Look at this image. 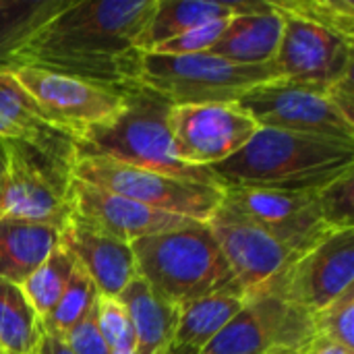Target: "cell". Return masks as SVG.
<instances>
[{
  "label": "cell",
  "mask_w": 354,
  "mask_h": 354,
  "mask_svg": "<svg viewBox=\"0 0 354 354\" xmlns=\"http://www.w3.org/2000/svg\"><path fill=\"white\" fill-rule=\"evenodd\" d=\"M19 85L37 102L44 114L79 139L85 131L118 116L127 106V93L112 91L75 77L33 68H8Z\"/></svg>",
  "instance_id": "cell-13"
},
{
  "label": "cell",
  "mask_w": 354,
  "mask_h": 354,
  "mask_svg": "<svg viewBox=\"0 0 354 354\" xmlns=\"http://www.w3.org/2000/svg\"><path fill=\"white\" fill-rule=\"evenodd\" d=\"M313 336L311 315L272 292L257 290L201 354H299Z\"/></svg>",
  "instance_id": "cell-10"
},
{
  "label": "cell",
  "mask_w": 354,
  "mask_h": 354,
  "mask_svg": "<svg viewBox=\"0 0 354 354\" xmlns=\"http://www.w3.org/2000/svg\"><path fill=\"white\" fill-rule=\"evenodd\" d=\"M60 247L87 272L100 295L120 297L137 276L131 245L102 234L73 216L60 228Z\"/></svg>",
  "instance_id": "cell-18"
},
{
  "label": "cell",
  "mask_w": 354,
  "mask_h": 354,
  "mask_svg": "<svg viewBox=\"0 0 354 354\" xmlns=\"http://www.w3.org/2000/svg\"><path fill=\"white\" fill-rule=\"evenodd\" d=\"M95 324L110 351H135V332L124 303L118 297L100 295L95 303Z\"/></svg>",
  "instance_id": "cell-30"
},
{
  "label": "cell",
  "mask_w": 354,
  "mask_h": 354,
  "mask_svg": "<svg viewBox=\"0 0 354 354\" xmlns=\"http://www.w3.org/2000/svg\"><path fill=\"white\" fill-rule=\"evenodd\" d=\"M4 172H6V149H4V141H0V189H2Z\"/></svg>",
  "instance_id": "cell-36"
},
{
  "label": "cell",
  "mask_w": 354,
  "mask_h": 354,
  "mask_svg": "<svg viewBox=\"0 0 354 354\" xmlns=\"http://www.w3.org/2000/svg\"><path fill=\"white\" fill-rule=\"evenodd\" d=\"M71 216L127 245L145 236L199 224L191 218L147 207L77 178L71 183Z\"/></svg>",
  "instance_id": "cell-16"
},
{
  "label": "cell",
  "mask_w": 354,
  "mask_h": 354,
  "mask_svg": "<svg viewBox=\"0 0 354 354\" xmlns=\"http://www.w3.org/2000/svg\"><path fill=\"white\" fill-rule=\"evenodd\" d=\"M353 185L354 174H348L326 189L319 191V201H322V214L332 230H346L354 228V209H353Z\"/></svg>",
  "instance_id": "cell-31"
},
{
  "label": "cell",
  "mask_w": 354,
  "mask_h": 354,
  "mask_svg": "<svg viewBox=\"0 0 354 354\" xmlns=\"http://www.w3.org/2000/svg\"><path fill=\"white\" fill-rule=\"evenodd\" d=\"M168 131L178 162L212 168L241 151L259 131L255 120L236 104L172 106Z\"/></svg>",
  "instance_id": "cell-12"
},
{
  "label": "cell",
  "mask_w": 354,
  "mask_h": 354,
  "mask_svg": "<svg viewBox=\"0 0 354 354\" xmlns=\"http://www.w3.org/2000/svg\"><path fill=\"white\" fill-rule=\"evenodd\" d=\"M222 205L266 228L297 255H303L336 232L324 220L319 191L226 187Z\"/></svg>",
  "instance_id": "cell-11"
},
{
  "label": "cell",
  "mask_w": 354,
  "mask_h": 354,
  "mask_svg": "<svg viewBox=\"0 0 354 354\" xmlns=\"http://www.w3.org/2000/svg\"><path fill=\"white\" fill-rule=\"evenodd\" d=\"M282 25V17L268 0H259L253 10L228 19L209 54L234 64H272L280 46Z\"/></svg>",
  "instance_id": "cell-19"
},
{
  "label": "cell",
  "mask_w": 354,
  "mask_h": 354,
  "mask_svg": "<svg viewBox=\"0 0 354 354\" xmlns=\"http://www.w3.org/2000/svg\"><path fill=\"white\" fill-rule=\"evenodd\" d=\"M354 286L344 290L328 307L311 315L313 334L346 351H354Z\"/></svg>",
  "instance_id": "cell-29"
},
{
  "label": "cell",
  "mask_w": 354,
  "mask_h": 354,
  "mask_svg": "<svg viewBox=\"0 0 354 354\" xmlns=\"http://www.w3.org/2000/svg\"><path fill=\"white\" fill-rule=\"evenodd\" d=\"M6 172L0 189V218L62 228L71 218L73 170L17 141H4Z\"/></svg>",
  "instance_id": "cell-7"
},
{
  "label": "cell",
  "mask_w": 354,
  "mask_h": 354,
  "mask_svg": "<svg viewBox=\"0 0 354 354\" xmlns=\"http://www.w3.org/2000/svg\"><path fill=\"white\" fill-rule=\"evenodd\" d=\"M280 79L272 64H234L209 52L168 56L143 52L139 85L172 106L236 104L253 87Z\"/></svg>",
  "instance_id": "cell-5"
},
{
  "label": "cell",
  "mask_w": 354,
  "mask_h": 354,
  "mask_svg": "<svg viewBox=\"0 0 354 354\" xmlns=\"http://www.w3.org/2000/svg\"><path fill=\"white\" fill-rule=\"evenodd\" d=\"M73 270H75V259L58 245L46 257V261L21 284L23 295L27 297L29 305L33 307V311L41 322L56 307L58 299L62 297L71 280Z\"/></svg>",
  "instance_id": "cell-26"
},
{
  "label": "cell",
  "mask_w": 354,
  "mask_h": 354,
  "mask_svg": "<svg viewBox=\"0 0 354 354\" xmlns=\"http://www.w3.org/2000/svg\"><path fill=\"white\" fill-rule=\"evenodd\" d=\"M170 108L168 100L145 87L129 91L127 106L118 116L77 139V158L97 156L172 178L222 187L209 168H195L176 160L168 131Z\"/></svg>",
  "instance_id": "cell-3"
},
{
  "label": "cell",
  "mask_w": 354,
  "mask_h": 354,
  "mask_svg": "<svg viewBox=\"0 0 354 354\" xmlns=\"http://www.w3.org/2000/svg\"><path fill=\"white\" fill-rule=\"evenodd\" d=\"M245 303L247 295L241 288H230L178 307L170 351L174 354H201Z\"/></svg>",
  "instance_id": "cell-20"
},
{
  "label": "cell",
  "mask_w": 354,
  "mask_h": 354,
  "mask_svg": "<svg viewBox=\"0 0 354 354\" xmlns=\"http://www.w3.org/2000/svg\"><path fill=\"white\" fill-rule=\"evenodd\" d=\"M73 178L201 224H207L224 197L222 187L172 178L97 156L77 158L73 166Z\"/></svg>",
  "instance_id": "cell-6"
},
{
  "label": "cell",
  "mask_w": 354,
  "mask_h": 354,
  "mask_svg": "<svg viewBox=\"0 0 354 354\" xmlns=\"http://www.w3.org/2000/svg\"><path fill=\"white\" fill-rule=\"evenodd\" d=\"M158 0H68L12 54L6 68L33 66L112 91L139 85V37Z\"/></svg>",
  "instance_id": "cell-1"
},
{
  "label": "cell",
  "mask_w": 354,
  "mask_h": 354,
  "mask_svg": "<svg viewBox=\"0 0 354 354\" xmlns=\"http://www.w3.org/2000/svg\"><path fill=\"white\" fill-rule=\"evenodd\" d=\"M112 354H135V351H112Z\"/></svg>",
  "instance_id": "cell-37"
},
{
  "label": "cell",
  "mask_w": 354,
  "mask_h": 354,
  "mask_svg": "<svg viewBox=\"0 0 354 354\" xmlns=\"http://www.w3.org/2000/svg\"><path fill=\"white\" fill-rule=\"evenodd\" d=\"M0 141L25 143L73 170L75 135L54 124L8 68H0Z\"/></svg>",
  "instance_id": "cell-17"
},
{
  "label": "cell",
  "mask_w": 354,
  "mask_h": 354,
  "mask_svg": "<svg viewBox=\"0 0 354 354\" xmlns=\"http://www.w3.org/2000/svg\"><path fill=\"white\" fill-rule=\"evenodd\" d=\"M0 354H2V353H0Z\"/></svg>",
  "instance_id": "cell-40"
},
{
  "label": "cell",
  "mask_w": 354,
  "mask_h": 354,
  "mask_svg": "<svg viewBox=\"0 0 354 354\" xmlns=\"http://www.w3.org/2000/svg\"><path fill=\"white\" fill-rule=\"evenodd\" d=\"M236 106L247 112L259 129H278L354 143V120L334 104L330 93L319 89L276 79L247 91Z\"/></svg>",
  "instance_id": "cell-8"
},
{
  "label": "cell",
  "mask_w": 354,
  "mask_h": 354,
  "mask_svg": "<svg viewBox=\"0 0 354 354\" xmlns=\"http://www.w3.org/2000/svg\"><path fill=\"white\" fill-rule=\"evenodd\" d=\"M97 297H100V292H97L93 280L87 276V272L83 268H79L75 263V270L71 274V280H68L62 297L58 299L52 313L41 322L44 332L64 336L68 330H73L77 324H81L95 311Z\"/></svg>",
  "instance_id": "cell-27"
},
{
  "label": "cell",
  "mask_w": 354,
  "mask_h": 354,
  "mask_svg": "<svg viewBox=\"0 0 354 354\" xmlns=\"http://www.w3.org/2000/svg\"><path fill=\"white\" fill-rule=\"evenodd\" d=\"M44 326L21 286L0 282V353L37 354Z\"/></svg>",
  "instance_id": "cell-24"
},
{
  "label": "cell",
  "mask_w": 354,
  "mask_h": 354,
  "mask_svg": "<svg viewBox=\"0 0 354 354\" xmlns=\"http://www.w3.org/2000/svg\"><path fill=\"white\" fill-rule=\"evenodd\" d=\"M351 286H354V228H346L328 234L305 251L261 290L313 315Z\"/></svg>",
  "instance_id": "cell-9"
},
{
  "label": "cell",
  "mask_w": 354,
  "mask_h": 354,
  "mask_svg": "<svg viewBox=\"0 0 354 354\" xmlns=\"http://www.w3.org/2000/svg\"><path fill=\"white\" fill-rule=\"evenodd\" d=\"M226 23L228 19L224 21H214V23H207L203 27H197V29H191V31H185L160 46H156L151 52L153 54H168V56H191V54H203V52H209L212 46L220 39V35L224 33L226 29Z\"/></svg>",
  "instance_id": "cell-32"
},
{
  "label": "cell",
  "mask_w": 354,
  "mask_h": 354,
  "mask_svg": "<svg viewBox=\"0 0 354 354\" xmlns=\"http://www.w3.org/2000/svg\"><path fill=\"white\" fill-rule=\"evenodd\" d=\"M284 17L328 29L354 44V2L351 0H268Z\"/></svg>",
  "instance_id": "cell-28"
},
{
  "label": "cell",
  "mask_w": 354,
  "mask_h": 354,
  "mask_svg": "<svg viewBox=\"0 0 354 354\" xmlns=\"http://www.w3.org/2000/svg\"><path fill=\"white\" fill-rule=\"evenodd\" d=\"M58 245V228L0 218V282L21 286Z\"/></svg>",
  "instance_id": "cell-22"
},
{
  "label": "cell",
  "mask_w": 354,
  "mask_h": 354,
  "mask_svg": "<svg viewBox=\"0 0 354 354\" xmlns=\"http://www.w3.org/2000/svg\"><path fill=\"white\" fill-rule=\"evenodd\" d=\"M270 354H297V353H288V351H274V353Z\"/></svg>",
  "instance_id": "cell-38"
},
{
  "label": "cell",
  "mask_w": 354,
  "mask_h": 354,
  "mask_svg": "<svg viewBox=\"0 0 354 354\" xmlns=\"http://www.w3.org/2000/svg\"><path fill=\"white\" fill-rule=\"evenodd\" d=\"M166 354H174V353H172V351H168V353H166Z\"/></svg>",
  "instance_id": "cell-39"
},
{
  "label": "cell",
  "mask_w": 354,
  "mask_h": 354,
  "mask_svg": "<svg viewBox=\"0 0 354 354\" xmlns=\"http://www.w3.org/2000/svg\"><path fill=\"white\" fill-rule=\"evenodd\" d=\"M257 2H214V0H158L156 10L139 37V50L151 52L156 46L214 21H224L253 10Z\"/></svg>",
  "instance_id": "cell-21"
},
{
  "label": "cell",
  "mask_w": 354,
  "mask_h": 354,
  "mask_svg": "<svg viewBox=\"0 0 354 354\" xmlns=\"http://www.w3.org/2000/svg\"><path fill=\"white\" fill-rule=\"evenodd\" d=\"M131 317L135 332V354H166L172 348L178 309L166 303L141 276L118 297Z\"/></svg>",
  "instance_id": "cell-23"
},
{
  "label": "cell",
  "mask_w": 354,
  "mask_h": 354,
  "mask_svg": "<svg viewBox=\"0 0 354 354\" xmlns=\"http://www.w3.org/2000/svg\"><path fill=\"white\" fill-rule=\"evenodd\" d=\"M299 354H353L351 351H346V348H342V346H338V344H334V342H330V340H324V338H317V336H313L301 351Z\"/></svg>",
  "instance_id": "cell-34"
},
{
  "label": "cell",
  "mask_w": 354,
  "mask_h": 354,
  "mask_svg": "<svg viewBox=\"0 0 354 354\" xmlns=\"http://www.w3.org/2000/svg\"><path fill=\"white\" fill-rule=\"evenodd\" d=\"M60 338L73 354H112L110 346L106 344L104 336L97 330L93 313Z\"/></svg>",
  "instance_id": "cell-33"
},
{
  "label": "cell",
  "mask_w": 354,
  "mask_h": 354,
  "mask_svg": "<svg viewBox=\"0 0 354 354\" xmlns=\"http://www.w3.org/2000/svg\"><path fill=\"white\" fill-rule=\"evenodd\" d=\"M282 17V37L274 66L282 81L332 93L353 79L354 44L317 25Z\"/></svg>",
  "instance_id": "cell-14"
},
{
  "label": "cell",
  "mask_w": 354,
  "mask_h": 354,
  "mask_svg": "<svg viewBox=\"0 0 354 354\" xmlns=\"http://www.w3.org/2000/svg\"><path fill=\"white\" fill-rule=\"evenodd\" d=\"M226 187L322 191L354 174V143L278 129H259L222 164L209 168Z\"/></svg>",
  "instance_id": "cell-2"
},
{
  "label": "cell",
  "mask_w": 354,
  "mask_h": 354,
  "mask_svg": "<svg viewBox=\"0 0 354 354\" xmlns=\"http://www.w3.org/2000/svg\"><path fill=\"white\" fill-rule=\"evenodd\" d=\"M137 276L166 303L183 307L214 292L239 288L207 224H193L131 243Z\"/></svg>",
  "instance_id": "cell-4"
},
{
  "label": "cell",
  "mask_w": 354,
  "mask_h": 354,
  "mask_svg": "<svg viewBox=\"0 0 354 354\" xmlns=\"http://www.w3.org/2000/svg\"><path fill=\"white\" fill-rule=\"evenodd\" d=\"M68 0H0V68H6L19 46Z\"/></svg>",
  "instance_id": "cell-25"
},
{
  "label": "cell",
  "mask_w": 354,
  "mask_h": 354,
  "mask_svg": "<svg viewBox=\"0 0 354 354\" xmlns=\"http://www.w3.org/2000/svg\"><path fill=\"white\" fill-rule=\"evenodd\" d=\"M207 226L218 241L239 288L247 297L261 290L301 257L266 228L230 212L222 203L207 220Z\"/></svg>",
  "instance_id": "cell-15"
},
{
  "label": "cell",
  "mask_w": 354,
  "mask_h": 354,
  "mask_svg": "<svg viewBox=\"0 0 354 354\" xmlns=\"http://www.w3.org/2000/svg\"><path fill=\"white\" fill-rule=\"evenodd\" d=\"M37 354H73L68 351V346L64 344V340L56 334H48L44 332L41 336V342H39V348Z\"/></svg>",
  "instance_id": "cell-35"
}]
</instances>
